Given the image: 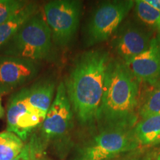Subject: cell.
Segmentation results:
<instances>
[{
    "mask_svg": "<svg viewBox=\"0 0 160 160\" xmlns=\"http://www.w3.org/2000/svg\"><path fill=\"white\" fill-rule=\"evenodd\" d=\"M110 59L105 50L85 52L75 60L64 82L73 115L81 125L97 122Z\"/></svg>",
    "mask_w": 160,
    "mask_h": 160,
    "instance_id": "6da1fadb",
    "label": "cell"
},
{
    "mask_svg": "<svg viewBox=\"0 0 160 160\" xmlns=\"http://www.w3.org/2000/svg\"><path fill=\"white\" fill-rule=\"evenodd\" d=\"M139 81L120 59H110L97 122L101 131H128L139 114Z\"/></svg>",
    "mask_w": 160,
    "mask_h": 160,
    "instance_id": "7a4b0ae2",
    "label": "cell"
},
{
    "mask_svg": "<svg viewBox=\"0 0 160 160\" xmlns=\"http://www.w3.org/2000/svg\"><path fill=\"white\" fill-rule=\"evenodd\" d=\"M51 45V29L45 20L34 15L0 49V53L37 62L48 57Z\"/></svg>",
    "mask_w": 160,
    "mask_h": 160,
    "instance_id": "3957f363",
    "label": "cell"
},
{
    "mask_svg": "<svg viewBox=\"0 0 160 160\" xmlns=\"http://www.w3.org/2000/svg\"><path fill=\"white\" fill-rule=\"evenodd\" d=\"M134 6V1L105 2L93 11L85 27V42L91 47L108 39Z\"/></svg>",
    "mask_w": 160,
    "mask_h": 160,
    "instance_id": "277c9868",
    "label": "cell"
},
{
    "mask_svg": "<svg viewBox=\"0 0 160 160\" xmlns=\"http://www.w3.org/2000/svg\"><path fill=\"white\" fill-rule=\"evenodd\" d=\"M139 145L133 130L105 131L80 146L71 160H108Z\"/></svg>",
    "mask_w": 160,
    "mask_h": 160,
    "instance_id": "5b68a950",
    "label": "cell"
},
{
    "mask_svg": "<svg viewBox=\"0 0 160 160\" xmlns=\"http://www.w3.org/2000/svg\"><path fill=\"white\" fill-rule=\"evenodd\" d=\"M82 2L77 0H54L44 6L46 23L51 31L52 40L65 47L73 40L79 25Z\"/></svg>",
    "mask_w": 160,
    "mask_h": 160,
    "instance_id": "8992f818",
    "label": "cell"
},
{
    "mask_svg": "<svg viewBox=\"0 0 160 160\" xmlns=\"http://www.w3.org/2000/svg\"><path fill=\"white\" fill-rule=\"evenodd\" d=\"M73 117V113L65 84L61 82L57 87L53 103L41 124L40 134H37L45 150L51 142L67 134L72 127Z\"/></svg>",
    "mask_w": 160,
    "mask_h": 160,
    "instance_id": "52a82bcc",
    "label": "cell"
},
{
    "mask_svg": "<svg viewBox=\"0 0 160 160\" xmlns=\"http://www.w3.org/2000/svg\"><path fill=\"white\" fill-rule=\"evenodd\" d=\"M112 41V46L119 59L126 64L148 48L153 37L139 25L127 22L119 26Z\"/></svg>",
    "mask_w": 160,
    "mask_h": 160,
    "instance_id": "ba28073f",
    "label": "cell"
},
{
    "mask_svg": "<svg viewBox=\"0 0 160 160\" xmlns=\"http://www.w3.org/2000/svg\"><path fill=\"white\" fill-rule=\"evenodd\" d=\"M39 65L36 62L0 55V95L15 91L37 77Z\"/></svg>",
    "mask_w": 160,
    "mask_h": 160,
    "instance_id": "9c48e42d",
    "label": "cell"
},
{
    "mask_svg": "<svg viewBox=\"0 0 160 160\" xmlns=\"http://www.w3.org/2000/svg\"><path fill=\"white\" fill-rule=\"evenodd\" d=\"M125 65L139 82L157 84L160 79V33L153 37L148 48Z\"/></svg>",
    "mask_w": 160,
    "mask_h": 160,
    "instance_id": "30bf717a",
    "label": "cell"
},
{
    "mask_svg": "<svg viewBox=\"0 0 160 160\" xmlns=\"http://www.w3.org/2000/svg\"><path fill=\"white\" fill-rule=\"evenodd\" d=\"M55 82L53 80L39 81L28 88L26 103L29 110L37 113L42 119L45 118L53 103Z\"/></svg>",
    "mask_w": 160,
    "mask_h": 160,
    "instance_id": "8fae6325",
    "label": "cell"
},
{
    "mask_svg": "<svg viewBox=\"0 0 160 160\" xmlns=\"http://www.w3.org/2000/svg\"><path fill=\"white\" fill-rule=\"evenodd\" d=\"M37 5L28 2L24 7L0 25V49L5 45L28 20L36 14Z\"/></svg>",
    "mask_w": 160,
    "mask_h": 160,
    "instance_id": "7c38bea8",
    "label": "cell"
},
{
    "mask_svg": "<svg viewBox=\"0 0 160 160\" xmlns=\"http://www.w3.org/2000/svg\"><path fill=\"white\" fill-rule=\"evenodd\" d=\"M138 143L150 145L160 140V115L142 119L133 129Z\"/></svg>",
    "mask_w": 160,
    "mask_h": 160,
    "instance_id": "4fadbf2b",
    "label": "cell"
},
{
    "mask_svg": "<svg viewBox=\"0 0 160 160\" xmlns=\"http://www.w3.org/2000/svg\"><path fill=\"white\" fill-rule=\"evenodd\" d=\"M26 94L27 88H25L15 93L10 99L6 112L8 131L14 133L17 118L29 109L26 103Z\"/></svg>",
    "mask_w": 160,
    "mask_h": 160,
    "instance_id": "5bb4252c",
    "label": "cell"
},
{
    "mask_svg": "<svg viewBox=\"0 0 160 160\" xmlns=\"http://www.w3.org/2000/svg\"><path fill=\"white\" fill-rule=\"evenodd\" d=\"M24 142L14 133L2 131L0 133V160H12L21 153Z\"/></svg>",
    "mask_w": 160,
    "mask_h": 160,
    "instance_id": "9a60e30c",
    "label": "cell"
},
{
    "mask_svg": "<svg viewBox=\"0 0 160 160\" xmlns=\"http://www.w3.org/2000/svg\"><path fill=\"white\" fill-rule=\"evenodd\" d=\"M134 5L138 18L148 27L157 30L160 33V12L146 0L135 1Z\"/></svg>",
    "mask_w": 160,
    "mask_h": 160,
    "instance_id": "2e32d148",
    "label": "cell"
},
{
    "mask_svg": "<svg viewBox=\"0 0 160 160\" xmlns=\"http://www.w3.org/2000/svg\"><path fill=\"white\" fill-rule=\"evenodd\" d=\"M45 153V150L40 142L37 133H34L24 146L21 153L12 160H42Z\"/></svg>",
    "mask_w": 160,
    "mask_h": 160,
    "instance_id": "e0dca14e",
    "label": "cell"
},
{
    "mask_svg": "<svg viewBox=\"0 0 160 160\" xmlns=\"http://www.w3.org/2000/svg\"><path fill=\"white\" fill-rule=\"evenodd\" d=\"M142 119L160 115V88L153 91L139 110Z\"/></svg>",
    "mask_w": 160,
    "mask_h": 160,
    "instance_id": "ac0fdd59",
    "label": "cell"
},
{
    "mask_svg": "<svg viewBox=\"0 0 160 160\" xmlns=\"http://www.w3.org/2000/svg\"><path fill=\"white\" fill-rule=\"evenodd\" d=\"M28 2L21 0H0V25L7 21Z\"/></svg>",
    "mask_w": 160,
    "mask_h": 160,
    "instance_id": "d6986e66",
    "label": "cell"
},
{
    "mask_svg": "<svg viewBox=\"0 0 160 160\" xmlns=\"http://www.w3.org/2000/svg\"><path fill=\"white\" fill-rule=\"evenodd\" d=\"M146 1L160 12V0H146Z\"/></svg>",
    "mask_w": 160,
    "mask_h": 160,
    "instance_id": "ffe728a7",
    "label": "cell"
},
{
    "mask_svg": "<svg viewBox=\"0 0 160 160\" xmlns=\"http://www.w3.org/2000/svg\"><path fill=\"white\" fill-rule=\"evenodd\" d=\"M5 116V109H4L2 103V98L0 95V119H2Z\"/></svg>",
    "mask_w": 160,
    "mask_h": 160,
    "instance_id": "44dd1931",
    "label": "cell"
},
{
    "mask_svg": "<svg viewBox=\"0 0 160 160\" xmlns=\"http://www.w3.org/2000/svg\"><path fill=\"white\" fill-rule=\"evenodd\" d=\"M159 88H160V84H159Z\"/></svg>",
    "mask_w": 160,
    "mask_h": 160,
    "instance_id": "7402d4cb",
    "label": "cell"
}]
</instances>
